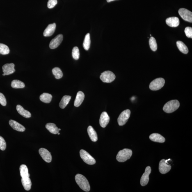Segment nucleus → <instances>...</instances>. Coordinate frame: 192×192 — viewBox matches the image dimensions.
I'll return each mask as SVG.
<instances>
[{
    "label": "nucleus",
    "mask_w": 192,
    "mask_h": 192,
    "mask_svg": "<svg viewBox=\"0 0 192 192\" xmlns=\"http://www.w3.org/2000/svg\"><path fill=\"white\" fill-rule=\"evenodd\" d=\"M63 39V35L62 34H59L57 35L50 42L49 44L50 48L52 49H56L61 43Z\"/></svg>",
    "instance_id": "obj_10"
},
{
    "label": "nucleus",
    "mask_w": 192,
    "mask_h": 192,
    "mask_svg": "<svg viewBox=\"0 0 192 192\" xmlns=\"http://www.w3.org/2000/svg\"><path fill=\"white\" fill-rule=\"evenodd\" d=\"M165 80L163 78H156L152 81L149 85V88L152 90H158L160 89L165 84Z\"/></svg>",
    "instance_id": "obj_4"
},
{
    "label": "nucleus",
    "mask_w": 192,
    "mask_h": 192,
    "mask_svg": "<svg viewBox=\"0 0 192 192\" xmlns=\"http://www.w3.org/2000/svg\"><path fill=\"white\" fill-rule=\"evenodd\" d=\"M52 72L56 79H60L63 76V73L59 68H54L52 69Z\"/></svg>",
    "instance_id": "obj_30"
},
{
    "label": "nucleus",
    "mask_w": 192,
    "mask_h": 192,
    "mask_svg": "<svg viewBox=\"0 0 192 192\" xmlns=\"http://www.w3.org/2000/svg\"><path fill=\"white\" fill-rule=\"evenodd\" d=\"M15 65L14 63H7L5 64L2 67L3 71L5 75H9L15 72L14 69Z\"/></svg>",
    "instance_id": "obj_14"
},
{
    "label": "nucleus",
    "mask_w": 192,
    "mask_h": 192,
    "mask_svg": "<svg viewBox=\"0 0 192 192\" xmlns=\"http://www.w3.org/2000/svg\"><path fill=\"white\" fill-rule=\"evenodd\" d=\"M87 132L90 140L92 142H95L97 140V132L92 126H89L87 129Z\"/></svg>",
    "instance_id": "obj_20"
},
{
    "label": "nucleus",
    "mask_w": 192,
    "mask_h": 192,
    "mask_svg": "<svg viewBox=\"0 0 192 192\" xmlns=\"http://www.w3.org/2000/svg\"><path fill=\"white\" fill-rule=\"evenodd\" d=\"M57 134H58V135H60V133L59 132H58V133H57Z\"/></svg>",
    "instance_id": "obj_40"
},
{
    "label": "nucleus",
    "mask_w": 192,
    "mask_h": 192,
    "mask_svg": "<svg viewBox=\"0 0 192 192\" xmlns=\"http://www.w3.org/2000/svg\"><path fill=\"white\" fill-rule=\"evenodd\" d=\"M46 128L49 132L54 134H57L59 132V129L57 127L56 124L51 123H49L46 124Z\"/></svg>",
    "instance_id": "obj_23"
},
{
    "label": "nucleus",
    "mask_w": 192,
    "mask_h": 192,
    "mask_svg": "<svg viewBox=\"0 0 192 192\" xmlns=\"http://www.w3.org/2000/svg\"><path fill=\"white\" fill-rule=\"evenodd\" d=\"M114 1H116V0H106L107 1L108 3H109L110 2Z\"/></svg>",
    "instance_id": "obj_38"
},
{
    "label": "nucleus",
    "mask_w": 192,
    "mask_h": 192,
    "mask_svg": "<svg viewBox=\"0 0 192 192\" xmlns=\"http://www.w3.org/2000/svg\"><path fill=\"white\" fill-rule=\"evenodd\" d=\"M0 104L3 106H5L7 105L6 98L2 93L0 92Z\"/></svg>",
    "instance_id": "obj_37"
},
{
    "label": "nucleus",
    "mask_w": 192,
    "mask_h": 192,
    "mask_svg": "<svg viewBox=\"0 0 192 192\" xmlns=\"http://www.w3.org/2000/svg\"><path fill=\"white\" fill-rule=\"evenodd\" d=\"M150 36H152V35H151H151H150Z\"/></svg>",
    "instance_id": "obj_41"
},
{
    "label": "nucleus",
    "mask_w": 192,
    "mask_h": 192,
    "mask_svg": "<svg viewBox=\"0 0 192 192\" xmlns=\"http://www.w3.org/2000/svg\"><path fill=\"white\" fill-rule=\"evenodd\" d=\"M151 172L150 167L148 166L146 168L145 173L142 175L140 179V183L142 186L146 185L149 182V175Z\"/></svg>",
    "instance_id": "obj_11"
},
{
    "label": "nucleus",
    "mask_w": 192,
    "mask_h": 192,
    "mask_svg": "<svg viewBox=\"0 0 192 192\" xmlns=\"http://www.w3.org/2000/svg\"><path fill=\"white\" fill-rule=\"evenodd\" d=\"M9 124L12 129L15 130L19 132H24L25 130V128L16 121L11 120L9 121Z\"/></svg>",
    "instance_id": "obj_16"
},
{
    "label": "nucleus",
    "mask_w": 192,
    "mask_h": 192,
    "mask_svg": "<svg viewBox=\"0 0 192 192\" xmlns=\"http://www.w3.org/2000/svg\"><path fill=\"white\" fill-rule=\"evenodd\" d=\"M10 52V49L8 46L5 44L0 43V54L6 55Z\"/></svg>",
    "instance_id": "obj_32"
},
{
    "label": "nucleus",
    "mask_w": 192,
    "mask_h": 192,
    "mask_svg": "<svg viewBox=\"0 0 192 192\" xmlns=\"http://www.w3.org/2000/svg\"><path fill=\"white\" fill-rule=\"evenodd\" d=\"M85 95L82 92L79 91L76 95L75 100L74 103V105L76 107H79L82 103L84 100Z\"/></svg>",
    "instance_id": "obj_18"
},
{
    "label": "nucleus",
    "mask_w": 192,
    "mask_h": 192,
    "mask_svg": "<svg viewBox=\"0 0 192 192\" xmlns=\"http://www.w3.org/2000/svg\"><path fill=\"white\" fill-rule=\"evenodd\" d=\"M116 76L113 72L110 71H105L101 74L100 79L104 83H110L114 81Z\"/></svg>",
    "instance_id": "obj_5"
},
{
    "label": "nucleus",
    "mask_w": 192,
    "mask_h": 192,
    "mask_svg": "<svg viewBox=\"0 0 192 192\" xmlns=\"http://www.w3.org/2000/svg\"><path fill=\"white\" fill-rule=\"evenodd\" d=\"M180 103L177 100H174L168 101L165 104L163 108V110L165 113H173L179 108Z\"/></svg>",
    "instance_id": "obj_2"
},
{
    "label": "nucleus",
    "mask_w": 192,
    "mask_h": 192,
    "mask_svg": "<svg viewBox=\"0 0 192 192\" xmlns=\"http://www.w3.org/2000/svg\"><path fill=\"white\" fill-rule=\"evenodd\" d=\"M80 156L85 163L89 165H93L96 163V161L93 157L86 151L81 149L80 151Z\"/></svg>",
    "instance_id": "obj_6"
},
{
    "label": "nucleus",
    "mask_w": 192,
    "mask_h": 192,
    "mask_svg": "<svg viewBox=\"0 0 192 192\" xmlns=\"http://www.w3.org/2000/svg\"><path fill=\"white\" fill-rule=\"evenodd\" d=\"M17 110L18 113L25 118H29L31 117V113L27 110L24 109L20 105H17Z\"/></svg>",
    "instance_id": "obj_21"
},
{
    "label": "nucleus",
    "mask_w": 192,
    "mask_h": 192,
    "mask_svg": "<svg viewBox=\"0 0 192 192\" xmlns=\"http://www.w3.org/2000/svg\"><path fill=\"white\" fill-rule=\"evenodd\" d=\"M20 172L21 177H30V175L28 172L27 167L25 165L22 164L20 167Z\"/></svg>",
    "instance_id": "obj_27"
},
{
    "label": "nucleus",
    "mask_w": 192,
    "mask_h": 192,
    "mask_svg": "<svg viewBox=\"0 0 192 192\" xmlns=\"http://www.w3.org/2000/svg\"><path fill=\"white\" fill-rule=\"evenodd\" d=\"M177 45L179 50L181 52L184 53V54H187L188 53V48L184 42L181 41H177Z\"/></svg>",
    "instance_id": "obj_25"
},
{
    "label": "nucleus",
    "mask_w": 192,
    "mask_h": 192,
    "mask_svg": "<svg viewBox=\"0 0 192 192\" xmlns=\"http://www.w3.org/2000/svg\"><path fill=\"white\" fill-rule=\"evenodd\" d=\"M11 87L12 88L15 89L23 88L25 85L23 82L18 80H14L11 83Z\"/></svg>",
    "instance_id": "obj_28"
},
{
    "label": "nucleus",
    "mask_w": 192,
    "mask_h": 192,
    "mask_svg": "<svg viewBox=\"0 0 192 192\" xmlns=\"http://www.w3.org/2000/svg\"><path fill=\"white\" fill-rule=\"evenodd\" d=\"M90 35L89 33L85 35L84 41L83 43V46L85 50H88L90 45Z\"/></svg>",
    "instance_id": "obj_29"
},
{
    "label": "nucleus",
    "mask_w": 192,
    "mask_h": 192,
    "mask_svg": "<svg viewBox=\"0 0 192 192\" xmlns=\"http://www.w3.org/2000/svg\"><path fill=\"white\" fill-rule=\"evenodd\" d=\"M75 180L79 187L85 192H89L90 190V184L86 178L81 174H77L75 177Z\"/></svg>",
    "instance_id": "obj_1"
},
{
    "label": "nucleus",
    "mask_w": 192,
    "mask_h": 192,
    "mask_svg": "<svg viewBox=\"0 0 192 192\" xmlns=\"http://www.w3.org/2000/svg\"><path fill=\"white\" fill-rule=\"evenodd\" d=\"M57 3V0H49L47 3L48 8L49 9L54 8Z\"/></svg>",
    "instance_id": "obj_36"
},
{
    "label": "nucleus",
    "mask_w": 192,
    "mask_h": 192,
    "mask_svg": "<svg viewBox=\"0 0 192 192\" xmlns=\"http://www.w3.org/2000/svg\"><path fill=\"white\" fill-rule=\"evenodd\" d=\"M130 114V110L129 109L124 110L122 112L117 120L119 125L122 126L125 124L129 118Z\"/></svg>",
    "instance_id": "obj_7"
},
{
    "label": "nucleus",
    "mask_w": 192,
    "mask_h": 192,
    "mask_svg": "<svg viewBox=\"0 0 192 192\" xmlns=\"http://www.w3.org/2000/svg\"><path fill=\"white\" fill-rule=\"evenodd\" d=\"M72 55L73 58L75 60L79 59V51L77 47H74L73 48L72 52Z\"/></svg>",
    "instance_id": "obj_33"
},
{
    "label": "nucleus",
    "mask_w": 192,
    "mask_h": 192,
    "mask_svg": "<svg viewBox=\"0 0 192 192\" xmlns=\"http://www.w3.org/2000/svg\"><path fill=\"white\" fill-rule=\"evenodd\" d=\"M149 138L152 141L162 143L165 141V138L161 135L157 133H154L149 136Z\"/></svg>",
    "instance_id": "obj_19"
},
{
    "label": "nucleus",
    "mask_w": 192,
    "mask_h": 192,
    "mask_svg": "<svg viewBox=\"0 0 192 192\" xmlns=\"http://www.w3.org/2000/svg\"><path fill=\"white\" fill-rule=\"evenodd\" d=\"M52 98V95L48 93H43L40 97V100L45 103H50Z\"/></svg>",
    "instance_id": "obj_26"
},
{
    "label": "nucleus",
    "mask_w": 192,
    "mask_h": 192,
    "mask_svg": "<svg viewBox=\"0 0 192 192\" xmlns=\"http://www.w3.org/2000/svg\"><path fill=\"white\" fill-rule=\"evenodd\" d=\"M149 46L153 51H156L157 49V44L155 39L154 37H151L149 40Z\"/></svg>",
    "instance_id": "obj_31"
},
{
    "label": "nucleus",
    "mask_w": 192,
    "mask_h": 192,
    "mask_svg": "<svg viewBox=\"0 0 192 192\" xmlns=\"http://www.w3.org/2000/svg\"><path fill=\"white\" fill-rule=\"evenodd\" d=\"M179 14L184 20L192 22V12L189 10L184 8H180L179 10Z\"/></svg>",
    "instance_id": "obj_8"
},
{
    "label": "nucleus",
    "mask_w": 192,
    "mask_h": 192,
    "mask_svg": "<svg viewBox=\"0 0 192 192\" xmlns=\"http://www.w3.org/2000/svg\"><path fill=\"white\" fill-rule=\"evenodd\" d=\"M166 24L171 27H177L179 25V20L177 17H172L168 18L166 20Z\"/></svg>",
    "instance_id": "obj_17"
},
{
    "label": "nucleus",
    "mask_w": 192,
    "mask_h": 192,
    "mask_svg": "<svg viewBox=\"0 0 192 192\" xmlns=\"http://www.w3.org/2000/svg\"><path fill=\"white\" fill-rule=\"evenodd\" d=\"M56 24L55 23L50 24L46 28L44 32V36L45 37L51 36L56 30Z\"/></svg>",
    "instance_id": "obj_15"
},
{
    "label": "nucleus",
    "mask_w": 192,
    "mask_h": 192,
    "mask_svg": "<svg viewBox=\"0 0 192 192\" xmlns=\"http://www.w3.org/2000/svg\"><path fill=\"white\" fill-rule=\"evenodd\" d=\"M39 154L46 162L50 163L52 161V157L51 153H50L47 149L44 148H41L39 150Z\"/></svg>",
    "instance_id": "obj_12"
},
{
    "label": "nucleus",
    "mask_w": 192,
    "mask_h": 192,
    "mask_svg": "<svg viewBox=\"0 0 192 192\" xmlns=\"http://www.w3.org/2000/svg\"><path fill=\"white\" fill-rule=\"evenodd\" d=\"M132 154V152L131 149H124L118 152L116 156V159L120 162H124L130 159Z\"/></svg>",
    "instance_id": "obj_3"
},
{
    "label": "nucleus",
    "mask_w": 192,
    "mask_h": 192,
    "mask_svg": "<svg viewBox=\"0 0 192 192\" xmlns=\"http://www.w3.org/2000/svg\"><path fill=\"white\" fill-rule=\"evenodd\" d=\"M185 33L186 36L188 38H192V28L190 27H187L185 28Z\"/></svg>",
    "instance_id": "obj_34"
},
{
    "label": "nucleus",
    "mask_w": 192,
    "mask_h": 192,
    "mask_svg": "<svg viewBox=\"0 0 192 192\" xmlns=\"http://www.w3.org/2000/svg\"><path fill=\"white\" fill-rule=\"evenodd\" d=\"M2 75H3V76H5V74L4 73H3V74Z\"/></svg>",
    "instance_id": "obj_39"
},
{
    "label": "nucleus",
    "mask_w": 192,
    "mask_h": 192,
    "mask_svg": "<svg viewBox=\"0 0 192 192\" xmlns=\"http://www.w3.org/2000/svg\"><path fill=\"white\" fill-rule=\"evenodd\" d=\"M170 159L168 160L162 159L159 163V169L161 174H165L169 172L171 169V166L169 165L167 161H170Z\"/></svg>",
    "instance_id": "obj_9"
},
{
    "label": "nucleus",
    "mask_w": 192,
    "mask_h": 192,
    "mask_svg": "<svg viewBox=\"0 0 192 192\" xmlns=\"http://www.w3.org/2000/svg\"><path fill=\"white\" fill-rule=\"evenodd\" d=\"M6 148V143L4 139L0 136V149L4 151Z\"/></svg>",
    "instance_id": "obj_35"
},
{
    "label": "nucleus",
    "mask_w": 192,
    "mask_h": 192,
    "mask_svg": "<svg viewBox=\"0 0 192 192\" xmlns=\"http://www.w3.org/2000/svg\"><path fill=\"white\" fill-rule=\"evenodd\" d=\"M71 97L69 95H65L62 98L61 101L59 104L60 108L63 109L68 104L69 101L71 100Z\"/></svg>",
    "instance_id": "obj_24"
},
{
    "label": "nucleus",
    "mask_w": 192,
    "mask_h": 192,
    "mask_svg": "<svg viewBox=\"0 0 192 192\" xmlns=\"http://www.w3.org/2000/svg\"><path fill=\"white\" fill-rule=\"evenodd\" d=\"M110 117L106 112H103L101 114L99 120V123L101 127H105L109 123Z\"/></svg>",
    "instance_id": "obj_13"
},
{
    "label": "nucleus",
    "mask_w": 192,
    "mask_h": 192,
    "mask_svg": "<svg viewBox=\"0 0 192 192\" xmlns=\"http://www.w3.org/2000/svg\"><path fill=\"white\" fill-rule=\"evenodd\" d=\"M21 181L25 190L28 191L31 189L32 183L29 177H22Z\"/></svg>",
    "instance_id": "obj_22"
}]
</instances>
